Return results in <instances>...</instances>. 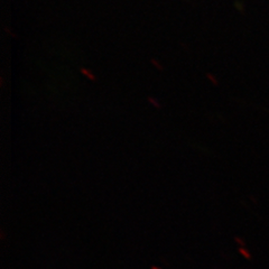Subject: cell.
Segmentation results:
<instances>
[{"mask_svg":"<svg viewBox=\"0 0 269 269\" xmlns=\"http://www.w3.org/2000/svg\"><path fill=\"white\" fill-rule=\"evenodd\" d=\"M234 241L238 243V245H240V248H242V247H245V240L242 239V238H239V237H234Z\"/></svg>","mask_w":269,"mask_h":269,"instance_id":"2","label":"cell"},{"mask_svg":"<svg viewBox=\"0 0 269 269\" xmlns=\"http://www.w3.org/2000/svg\"><path fill=\"white\" fill-rule=\"evenodd\" d=\"M5 238H6V234H5V231L4 230H1L0 231V239L4 241L5 240Z\"/></svg>","mask_w":269,"mask_h":269,"instance_id":"3","label":"cell"},{"mask_svg":"<svg viewBox=\"0 0 269 269\" xmlns=\"http://www.w3.org/2000/svg\"><path fill=\"white\" fill-rule=\"evenodd\" d=\"M239 254H240L245 259H251L252 258V255H251V252H250L248 249H245V247H242V248H239Z\"/></svg>","mask_w":269,"mask_h":269,"instance_id":"1","label":"cell"},{"mask_svg":"<svg viewBox=\"0 0 269 269\" xmlns=\"http://www.w3.org/2000/svg\"><path fill=\"white\" fill-rule=\"evenodd\" d=\"M150 269H162V268H160V267H157V266H153Z\"/></svg>","mask_w":269,"mask_h":269,"instance_id":"4","label":"cell"}]
</instances>
